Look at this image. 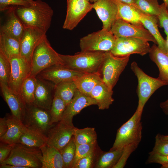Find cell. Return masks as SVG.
<instances>
[{"instance_id":"cell-1","label":"cell","mask_w":168,"mask_h":168,"mask_svg":"<svg viewBox=\"0 0 168 168\" xmlns=\"http://www.w3.org/2000/svg\"><path fill=\"white\" fill-rule=\"evenodd\" d=\"M16 14L25 28L32 27L46 33L51 24L54 11L46 2L41 0L35 1L28 6H19Z\"/></svg>"},{"instance_id":"cell-2","label":"cell","mask_w":168,"mask_h":168,"mask_svg":"<svg viewBox=\"0 0 168 168\" xmlns=\"http://www.w3.org/2000/svg\"><path fill=\"white\" fill-rule=\"evenodd\" d=\"M106 52L84 51L74 55H65L59 54L63 66L83 73L97 72L106 55Z\"/></svg>"},{"instance_id":"cell-3","label":"cell","mask_w":168,"mask_h":168,"mask_svg":"<svg viewBox=\"0 0 168 168\" xmlns=\"http://www.w3.org/2000/svg\"><path fill=\"white\" fill-rule=\"evenodd\" d=\"M142 111L137 108L133 116L117 130L110 150H122L131 144L139 145L142 138Z\"/></svg>"},{"instance_id":"cell-4","label":"cell","mask_w":168,"mask_h":168,"mask_svg":"<svg viewBox=\"0 0 168 168\" xmlns=\"http://www.w3.org/2000/svg\"><path fill=\"white\" fill-rule=\"evenodd\" d=\"M63 65V61L52 47L46 35L40 41L34 49L30 63V76L36 77L42 71L51 66Z\"/></svg>"},{"instance_id":"cell-5","label":"cell","mask_w":168,"mask_h":168,"mask_svg":"<svg viewBox=\"0 0 168 168\" xmlns=\"http://www.w3.org/2000/svg\"><path fill=\"white\" fill-rule=\"evenodd\" d=\"M42 157L40 148L17 143L15 144L9 156L1 164H8L25 168H41Z\"/></svg>"},{"instance_id":"cell-6","label":"cell","mask_w":168,"mask_h":168,"mask_svg":"<svg viewBox=\"0 0 168 168\" xmlns=\"http://www.w3.org/2000/svg\"><path fill=\"white\" fill-rule=\"evenodd\" d=\"M130 56H117L110 51L106 52L97 72L101 81L111 89H113L116 84L120 75L127 65Z\"/></svg>"},{"instance_id":"cell-7","label":"cell","mask_w":168,"mask_h":168,"mask_svg":"<svg viewBox=\"0 0 168 168\" xmlns=\"http://www.w3.org/2000/svg\"><path fill=\"white\" fill-rule=\"evenodd\" d=\"M131 68L138 80L136 92L138 101L137 108L143 111L146 103L155 91L167 84L158 78H153L147 75L135 62L131 63Z\"/></svg>"},{"instance_id":"cell-8","label":"cell","mask_w":168,"mask_h":168,"mask_svg":"<svg viewBox=\"0 0 168 168\" xmlns=\"http://www.w3.org/2000/svg\"><path fill=\"white\" fill-rule=\"evenodd\" d=\"M117 38L110 30L102 29L80 39L81 51H110Z\"/></svg>"},{"instance_id":"cell-9","label":"cell","mask_w":168,"mask_h":168,"mask_svg":"<svg viewBox=\"0 0 168 168\" xmlns=\"http://www.w3.org/2000/svg\"><path fill=\"white\" fill-rule=\"evenodd\" d=\"M151 48L148 41L145 40L131 37H120L117 38L110 52L117 56H124L133 54L143 56L149 53Z\"/></svg>"},{"instance_id":"cell-10","label":"cell","mask_w":168,"mask_h":168,"mask_svg":"<svg viewBox=\"0 0 168 168\" xmlns=\"http://www.w3.org/2000/svg\"><path fill=\"white\" fill-rule=\"evenodd\" d=\"M49 111L33 104H26L25 115L23 123L28 128L46 134L51 126Z\"/></svg>"},{"instance_id":"cell-11","label":"cell","mask_w":168,"mask_h":168,"mask_svg":"<svg viewBox=\"0 0 168 168\" xmlns=\"http://www.w3.org/2000/svg\"><path fill=\"white\" fill-rule=\"evenodd\" d=\"M11 72L8 86L14 92L19 94L25 80L30 75V64L20 55L9 59Z\"/></svg>"},{"instance_id":"cell-12","label":"cell","mask_w":168,"mask_h":168,"mask_svg":"<svg viewBox=\"0 0 168 168\" xmlns=\"http://www.w3.org/2000/svg\"><path fill=\"white\" fill-rule=\"evenodd\" d=\"M110 31L117 38L131 37L142 39L152 41L157 44V42L149 32L143 25H138L118 18L112 26Z\"/></svg>"},{"instance_id":"cell-13","label":"cell","mask_w":168,"mask_h":168,"mask_svg":"<svg viewBox=\"0 0 168 168\" xmlns=\"http://www.w3.org/2000/svg\"><path fill=\"white\" fill-rule=\"evenodd\" d=\"M67 13L63 27L72 30L93 8V4L86 0H67Z\"/></svg>"},{"instance_id":"cell-14","label":"cell","mask_w":168,"mask_h":168,"mask_svg":"<svg viewBox=\"0 0 168 168\" xmlns=\"http://www.w3.org/2000/svg\"><path fill=\"white\" fill-rule=\"evenodd\" d=\"M52 125L46 134V144L60 150L66 146L73 136L74 126L60 121Z\"/></svg>"},{"instance_id":"cell-15","label":"cell","mask_w":168,"mask_h":168,"mask_svg":"<svg viewBox=\"0 0 168 168\" xmlns=\"http://www.w3.org/2000/svg\"><path fill=\"white\" fill-rule=\"evenodd\" d=\"M93 8L102 22V29L110 31L119 18L118 9L115 0H98Z\"/></svg>"},{"instance_id":"cell-16","label":"cell","mask_w":168,"mask_h":168,"mask_svg":"<svg viewBox=\"0 0 168 168\" xmlns=\"http://www.w3.org/2000/svg\"><path fill=\"white\" fill-rule=\"evenodd\" d=\"M46 35V32L39 29L32 27L25 28L20 40V55L30 64L34 49Z\"/></svg>"},{"instance_id":"cell-17","label":"cell","mask_w":168,"mask_h":168,"mask_svg":"<svg viewBox=\"0 0 168 168\" xmlns=\"http://www.w3.org/2000/svg\"><path fill=\"white\" fill-rule=\"evenodd\" d=\"M17 7L12 6L5 11L4 19L0 25V34L20 41L25 28L16 14V10Z\"/></svg>"},{"instance_id":"cell-18","label":"cell","mask_w":168,"mask_h":168,"mask_svg":"<svg viewBox=\"0 0 168 168\" xmlns=\"http://www.w3.org/2000/svg\"><path fill=\"white\" fill-rule=\"evenodd\" d=\"M84 74L60 65L49 67L42 71L36 77L50 81L56 85L66 81H73Z\"/></svg>"},{"instance_id":"cell-19","label":"cell","mask_w":168,"mask_h":168,"mask_svg":"<svg viewBox=\"0 0 168 168\" xmlns=\"http://www.w3.org/2000/svg\"><path fill=\"white\" fill-rule=\"evenodd\" d=\"M33 104L49 111L54 96L55 85L52 82L37 77Z\"/></svg>"},{"instance_id":"cell-20","label":"cell","mask_w":168,"mask_h":168,"mask_svg":"<svg viewBox=\"0 0 168 168\" xmlns=\"http://www.w3.org/2000/svg\"><path fill=\"white\" fill-rule=\"evenodd\" d=\"M92 105H97L96 100L77 90L71 102L67 106L61 121L74 126L72 123L73 117L83 109Z\"/></svg>"},{"instance_id":"cell-21","label":"cell","mask_w":168,"mask_h":168,"mask_svg":"<svg viewBox=\"0 0 168 168\" xmlns=\"http://www.w3.org/2000/svg\"><path fill=\"white\" fill-rule=\"evenodd\" d=\"M2 96L12 114L22 122L25 115L26 103L19 93H15L6 85L0 83Z\"/></svg>"},{"instance_id":"cell-22","label":"cell","mask_w":168,"mask_h":168,"mask_svg":"<svg viewBox=\"0 0 168 168\" xmlns=\"http://www.w3.org/2000/svg\"><path fill=\"white\" fill-rule=\"evenodd\" d=\"M6 117L8 129L6 133L0 138V142L11 144L18 143L21 137L27 127L22 121L12 114H7Z\"/></svg>"},{"instance_id":"cell-23","label":"cell","mask_w":168,"mask_h":168,"mask_svg":"<svg viewBox=\"0 0 168 168\" xmlns=\"http://www.w3.org/2000/svg\"><path fill=\"white\" fill-rule=\"evenodd\" d=\"M140 21L156 40L158 47L167 54V48L166 40L161 35L158 28L157 16L145 14L140 11Z\"/></svg>"},{"instance_id":"cell-24","label":"cell","mask_w":168,"mask_h":168,"mask_svg":"<svg viewBox=\"0 0 168 168\" xmlns=\"http://www.w3.org/2000/svg\"><path fill=\"white\" fill-rule=\"evenodd\" d=\"M113 94L112 89L101 81L94 87L90 96L96 100L98 109L104 110L108 109L114 101Z\"/></svg>"},{"instance_id":"cell-25","label":"cell","mask_w":168,"mask_h":168,"mask_svg":"<svg viewBox=\"0 0 168 168\" xmlns=\"http://www.w3.org/2000/svg\"><path fill=\"white\" fill-rule=\"evenodd\" d=\"M40 148L42 154L41 168H64L59 150L46 144Z\"/></svg>"},{"instance_id":"cell-26","label":"cell","mask_w":168,"mask_h":168,"mask_svg":"<svg viewBox=\"0 0 168 168\" xmlns=\"http://www.w3.org/2000/svg\"><path fill=\"white\" fill-rule=\"evenodd\" d=\"M151 59L155 63L159 70L158 78L168 85V54L153 44L149 53Z\"/></svg>"},{"instance_id":"cell-27","label":"cell","mask_w":168,"mask_h":168,"mask_svg":"<svg viewBox=\"0 0 168 168\" xmlns=\"http://www.w3.org/2000/svg\"><path fill=\"white\" fill-rule=\"evenodd\" d=\"M101 81L98 72L84 73L73 80L77 90L81 93L90 96L94 87Z\"/></svg>"},{"instance_id":"cell-28","label":"cell","mask_w":168,"mask_h":168,"mask_svg":"<svg viewBox=\"0 0 168 168\" xmlns=\"http://www.w3.org/2000/svg\"><path fill=\"white\" fill-rule=\"evenodd\" d=\"M118 9L119 18L130 23L143 25L140 21V10L134 5L121 2L115 0Z\"/></svg>"},{"instance_id":"cell-29","label":"cell","mask_w":168,"mask_h":168,"mask_svg":"<svg viewBox=\"0 0 168 168\" xmlns=\"http://www.w3.org/2000/svg\"><path fill=\"white\" fill-rule=\"evenodd\" d=\"M46 134L27 128L21 137L18 143L31 147L40 148L46 144Z\"/></svg>"},{"instance_id":"cell-30","label":"cell","mask_w":168,"mask_h":168,"mask_svg":"<svg viewBox=\"0 0 168 168\" xmlns=\"http://www.w3.org/2000/svg\"><path fill=\"white\" fill-rule=\"evenodd\" d=\"M20 41L14 38L0 34V52L9 59L12 57L20 55Z\"/></svg>"},{"instance_id":"cell-31","label":"cell","mask_w":168,"mask_h":168,"mask_svg":"<svg viewBox=\"0 0 168 168\" xmlns=\"http://www.w3.org/2000/svg\"><path fill=\"white\" fill-rule=\"evenodd\" d=\"M123 150V149L100 152L94 168H113L119 161Z\"/></svg>"},{"instance_id":"cell-32","label":"cell","mask_w":168,"mask_h":168,"mask_svg":"<svg viewBox=\"0 0 168 168\" xmlns=\"http://www.w3.org/2000/svg\"><path fill=\"white\" fill-rule=\"evenodd\" d=\"M77 90L73 80L66 81L55 85L54 95L61 98L68 105Z\"/></svg>"},{"instance_id":"cell-33","label":"cell","mask_w":168,"mask_h":168,"mask_svg":"<svg viewBox=\"0 0 168 168\" xmlns=\"http://www.w3.org/2000/svg\"><path fill=\"white\" fill-rule=\"evenodd\" d=\"M73 137L77 144H93L97 142V134L93 128L79 129L75 127Z\"/></svg>"},{"instance_id":"cell-34","label":"cell","mask_w":168,"mask_h":168,"mask_svg":"<svg viewBox=\"0 0 168 168\" xmlns=\"http://www.w3.org/2000/svg\"><path fill=\"white\" fill-rule=\"evenodd\" d=\"M37 83L36 77L29 76L23 82L19 94L26 104H33Z\"/></svg>"},{"instance_id":"cell-35","label":"cell","mask_w":168,"mask_h":168,"mask_svg":"<svg viewBox=\"0 0 168 168\" xmlns=\"http://www.w3.org/2000/svg\"><path fill=\"white\" fill-rule=\"evenodd\" d=\"M66 107V103L61 98L54 95L49 110L51 125L61 120Z\"/></svg>"},{"instance_id":"cell-36","label":"cell","mask_w":168,"mask_h":168,"mask_svg":"<svg viewBox=\"0 0 168 168\" xmlns=\"http://www.w3.org/2000/svg\"><path fill=\"white\" fill-rule=\"evenodd\" d=\"M143 12L158 16L161 10L157 0H135L134 5Z\"/></svg>"},{"instance_id":"cell-37","label":"cell","mask_w":168,"mask_h":168,"mask_svg":"<svg viewBox=\"0 0 168 168\" xmlns=\"http://www.w3.org/2000/svg\"><path fill=\"white\" fill-rule=\"evenodd\" d=\"M76 150V145L73 136L68 143L59 150L63 161L64 168H72Z\"/></svg>"},{"instance_id":"cell-38","label":"cell","mask_w":168,"mask_h":168,"mask_svg":"<svg viewBox=\"0 0 168 168\" xmlns=\"http://www.w3.org/2000/svg\"><path fill=\"white\" fill-rule=\"evenodd\" d=\"M97 147L86 156L78 160L73 168H91L94 167L100 152Z\"/></svg>"},{"instance_id":"cell-39","label":"cell","mask_w":168,"mask_h":168,"mask_svg":"<svg viewBox=\"0 0 168 168\" xmlns=\"http://www.w3.org/2000/svg\"><path fill=\"white\" fill-rule=\"evenodd\" d=\"M11 72L9 60L0 52V83L8 86Z\"/></svg>"},{"instance_id":"cell-40","label":"cell","mask_w":168,"mask_h":168,"mask_svg":"<svg viewBox=\"0 0 168 168\" xmlns=\"http://www.w3.org/2000/svg\"><path fill=\"white\" fill-rule=\"evenodd\" d=\"M76 150L72 168L81 159L86 156L97 148V142L93 144H76Z\"/></svg>"},{"instance_id":"cell-41","label":"cell","mask_w":168,"mask_h":168,"mask_svg":"<svg viewBox=\"0 0 168 168\" xmlns=\"http://www.w3.org/2000/svg\"><path fill=\"white\" fill-rule=\"evenodd\" d=\"M149 153L161 155H168V140L163 138L161 134H157L154 147Z\"/></svg>"},{"instance_id":"cell-42","label":"cell","mask_w":168,"mask_h":168,"mask_svg":"<svg viewBox=\"0 0 168 168\" xmlns=\"http://www.w3.org/2000/svg\"><path fill=\"white\" fill-rule=\"evenodd\" d=\"M138 145L133 144L128 145L123 149L122 154L117 164L113 168H123L131 154L137 148Z\"/></svg>"},{"instance_id":"cell-43","label":"cell","mask_w":168,"mask_h":168,"mask_svg":"<svg viewBox=\"0 0 168 168\" xmlns=\"http://www.w3.org/2000/svg\"><path fill=\"white\" fill-rule=\"evenodd\" d=\"M31 5L23 0H0V11H4L12 6H28Z\"/></svg>"},{"instance_id":"cell-44","label":"cell","mask_w":168,"mask_h":168,"mask_svg":"<svg viewBox=\"0 0 168 168\" xmlns=\"http://www.w3.org/2000/svg\"><path fill=\"white\" fill-rule=\"evenodd\" d=\"M161 10L157 16L160 26L164 29L166 36H168V11L164 3L161 4Z\"/></svg>"},{"instance_id":"cell-45","label":"cell","mask_w":168,"mask_h":168,"mask_svg":"<svg viewBox=\"0 0 168 168\" xmlns=\"http://www.w3.org/2000/svg\"><path fill=\"white\" fill-rule=\"evenodd\" d=\"M14 145L0 142V164L9 156Z\"/></svg>"},{"instance_id":"cell-46","label":"cell","mask_w":168,"mask_h":168,"mask_svg":"<svg viewBox=\"0 0 168 168\" xmlns=\"http://www.w3.org/2000/svg\"><path fill=\"white\" fill-rule=\"evenodd\" d=\"M149 154L147 164L157 163L163 165L168 163V155H161L150 153Z\"/></svg>"},{"instance_id":"cell-47","label":"cell","mask_w":168,"mask_h":168,"mask_svg":"<svg viewBox=\"0 0 168 168\" xmlns=\"http://www.w3.org/2000/svg\"><path fill=\"white\" fill-rule=\"evenodd\" d=\"M8 125L5 117L0 118V138L3 136L8 129Z\"/></svg>"},{"instance_id":"cell-48","label":"cell","mask_w":168,"mask_h":168,"mask_svg":"<svg viewBox=\"0 0 168 168\" xmlns=\"http://www.w3.org/2000/svg\"><path fill=\"white\" fill-rule=\"evenodd\" d=\"M160 106L164 113L168 115V99L166 101L161 102L160 104Z\"/></svg>"},{"instance_id":"cell-49","label":"cell","mask_w":168,"mask_h":168,"mask_svg":"<svg viewBox=\"0 0 168 168\" xmlns=\"http://www.w3.org/2000/svg\"><path fill=\"white\" fill-rule=\"evenodd\" d=\"M119 1L126 3L134 5L135 0H118Z\"/></svg>"},{"instance_id":"cell-50","label":"cell","mask_w":168,"mask_h":168,"mask_svg":"<svg viewBox=\"0 0 168 168\" xmlns=\"http://www.w3.org/2000/svg\"><path fill=\"white\" fill-rule=\"evenodd\" d=\"M162 138L164 139L168 140V135H164L161 134Z\"/></svg>"},{"instance_id":"cell-51","label":"cell","mask_w":168,"mask_h":168,"mask_svg":"<svg viewBox=\"0 0 168 168\" xmlns=\"http://www.w3.org/2000/svg\"><path fill=\"white\" fill-rule=\"evenodd\" d=\"M25 0V1H26L29 2L31 5L33 4L35 2V1H33V0Z\"/></svg>"},{"instance_id":"cell-52","label":"cell","mask_w":168,"mask_h":168,"mask_svg":"<svg viewBox=\"0 0 168 168\" xmlns=\"http://www.w3.org/2000/svg\"><path fill=\"white\" fill-rule=\"evenodd\" d=\"M161 168H168V163L164 165H162Z\"/></svg>"},{"instance_id":"cell-53","label":"cell","mask_w":168,"mask_h":168,"mask_svg":"<svg viewBox=\"0 0 168 168\" xmlns=\"http://www.w3.org/2000/svg\"><path fill=\"white\" fill-rule=\"evenodd\" d=\"M168 10V0H163Z\"/></svg>"},{"instance_id":"cell-54","label":"cell","mask_w":168,"mask_h":168,"mask_svg":"<svg viewBox=\"0 0 168 168\" xmlns=\"http://www.w3.org/2000/svg\"><path fill=\"white\" fill-rule=\"evenodd\" d=\"M166 44H167V54H168V36H166Z\"/></svg>"},{"instance_id":"cell-55","label":"cell","mask_w":168,"mask_h":168,"mask_svg":"<svg viewBox=\"0 0 168 168\" xmlns=\"http://www.w3.org/2000/svg\"><path fill=\"white\" fill-rule=\"evenodd\" d=\"M98 0H90V1L92 2H96Z\"/></svg>"},{"instance_id":"cell-56","label":"cell","mask_w":168,"mask_h":168,"mask_svg":"<svg viewBox=\"0 0 168 168\" xmlns=\"http://www.w3.org/2000/svg\"><path fill=\"white\" fill-rule=\"evenodd\" d=\"M86 0L87 1H89V2L90 1V0Z\"/></svg>"},{"instance_id":"cell-57","label":"cell","mask_w":168,"mask_h":168,"mask_svg":"<svg viewBox=\"0 0 168 168\" xmlns=\"http://www.w3.org/2000/svg\"></svg>"}]
</instances>
